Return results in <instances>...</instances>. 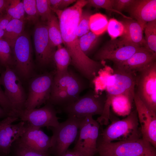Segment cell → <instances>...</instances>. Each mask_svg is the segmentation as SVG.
Here are the masks:
<instances>
[{
    "instance_id": "22",
    "label": "cell",
    "mask_w": 156,
    "mask_h": 156,
    "mask_svg": "<svg viewBox=\"0 0 156 156\" xmlns=\"http://www.w3.org/2000/svg\"><path fill=\"white\" fill-rule=\"evenodd\" d=\"M53 60L55 66L56 75H62L67 72L71 63V59L64 47L62 45L57 47L54 54Z\"/></svg>"
},
{
    "instance_id": "38",
    "label": "cell",
    "mask_w": 156,
    "mask_h": 156,
    "mask_svg": "<svg viewBox=\"0 0 156 156\" xmlns=\"http://www.w3.org/2000/svg\"><path fill=\"white\" fill-rule=\"evenodd\" d=\"M135 1V0H114V9L118 12L125 10Z\"/></svg>"
},
{
    "instance_id": "19",
    "label": "cell",
    "mask_w": 156,
    "mask_h": 156,
    "mask_svg": "<svg viewBox=\"0 0 156 156\" xmlns=\"http://www.w3.org/2000/svg\"><path fill=\"white\" fill-rule=\"evenodd\" d=\"M24 131L19 138L26 146L41 153L49 152L51 146V137L47 135L41 128L26 122Z\"/></svg>"
},
{
    "instance_id": "21",
    "label": "cell",
    "mask_w": 156,
    "mask_h": 156,
    "mask_svg": "<svg viewBox=\"0 0 156 156\" xmlns=\"http://www.w3.org/2000/svg\"><path fill=\"white\" fill-rule=\"evenodd\" d=\"M125 27L124 34L120 37L131 44L147 48L142 28L139 24L132 18H125L121 21Z\"/></svg>"
},
{
    "instance_id": "35",
    "label": "cell",
    "mask_w": 156,
    "mask_h": 156,
    "mask_svg": "<svg viewBox=\"0 0 156 156\" xmlns=\"http://www.w3.org/2000/svg\"><path fill=\"white\" fill-rule=\"evenodd\" d=\"M37 11L43 21H47L52 13L49 0H36Z\"/></svg>"
},
{
    "instance_id": "20",
    "label": "cell",
    "mask_w": 156,
    "mask_h": 156,
    "mask_svg": "<svg viewBox=\"0 0 156 156\" xmlns=\"http://www.w3.org/2000/svg\"><path fill=\"white\" fill-rule=\"evenodd\" d=\"M125 10L136 20L143 31L147 23L156 20V0H135Z\"/></svg>"
},
{
    "instance_id": "23",
    "label": "cell",
    "mask_w": 156,
    "mask_h": 156,
    "mask_svg": "<svg viewBox=\"0 0 156 156\" xmlns=\"http://www.w3.org/2000/svg\"><path fill=\"white\" fill-rule=\"evenodd\" d=\"M24 21L12 18L8 24L3 38L13 48L19 37L23 32Z\"/></svg>"
},
{
    "instance_id": "6",
    "label": "cell",
    "mask_w": 156,
    "mask_h": 156,
    "mask_svg": "<svg viewBox=\"0 0 156 156\" xmlns=\"http://www.w3.org/2000/svg\"><path fill=\"white\" fill-rule=\"evenodd\" d=\"M134 93L149 109L156 112V61L135 73Z\"/></svg>"
},
{
    "instance_id": "24",
    "label": "cell",
    "mask_w": 156,
    "mask_h": 156,
    "mask_svg": "<svg viewBox=\"0 0 156 156\" xmlns=\"http://www.w3.org/2000/svg\"><path fill=\"white\" fill-rule=\"evenodd\" d=\"M47 22L48 34L51 45L55 47L62 45L63 41L57 18L52 13Z\"/></svg>"
},
{
    "instance_id": "11",
    "label": "cell",
    "mask_w": 156,
    "mask_h": 156,
    "mask_svg": "<svg viewBox=\"0 0 156 156\" xmlns=\"http://www.w3.org/2000/svg\"><path fill=\"white\" fill-rule=\"evenodd\" d=\"M0 83L4 88V92L16 114L25 109L27 95L21 80L14 70L6 67L0 74Z\"/></svg>"
},
{
    "instance_id": "40",
    "label": "cell",
    "mask_w": 156,
    "mask_h": 156,
    "mask_svg": "<svg viewBox=\"0 0 156 156\" xmlns=\"http://www.w3.org/2000/svg\"><path fill=\"white\" fill-rule=\"evenodd\" d=\"M10 0H0V17L4 14L9 4Z\"/></svg>"
},
{
    "instance_id": "32",
    "label": "cell",
    "mask_w": 156,
    "mask_h": 156,
    "mask_svg": "<svg viewBox=\"0 0 156 156\" xmlns=\"http://www.w3.org/2000/svg\"><path fill=\"white\" fill-rule=\"evenodd\" d=\"M107 31L111 40H113L123 36L125 31V27L121 21L112 18L108 21Z\"/></svg>"
},
{
    "instance_id": "13",
    "label": "cell",
    "mask_w": 156,
    "mask_h": 156,
    "mask_svg": "<svg viewBox=\"0 0 156 156\" xmlns=\"http://www.w3.org/2000/svg\"><path fill=\"white\" fill-rule=\"evenodd\" d=\"M142 47L129 43L120 37L108 41L94 54L93 60H108L114 64L128 59Z\"/></svg>"
},
{
    "instance_id": "12",
    "label": "cell",
    "mask_w": 156,
    "mask_h": 156,
    "mask_svg": "<svg viewBox=\"0 0 156 156\" xmlns=\"http://www.w3.org/2000/svg\"><path fill=\"white\" fill-rule=\"evenodd\" d=\"M99 125L92 115L83 118L79 129V136L73 150L81 156H94L97 153Z\"/></svg>"
},
{
    "instance_id": "16",
    "label": "cell",
    "mask_w": 156,
    "mask_h": 156,
    "mask_svg": "<svg viewBox=\"0 0 156 156\" xmlns=\"http://www.w3.org/2000/svg\"><path fill=\"white\" fill-rule=\"evenodd\" d=\"M18 119L16 116H8L1 121L0 129V154L9 155L13 143L19 138L24 130L26 122L21 121L18 123H12Z\"/></svg>"
},
{
    "instance_id": "4",
    "label": "cell",
    "mask_w": 156,
    "mask_h": 156,
    "mask_svg": "<svg viewBox=\"0 0 156 156\" xmlns=\"http://www.w3.org/2000/svg\"><path fill=\"white\" fill-rule=\"evenodd\" d=\"M135 74L113 72L107 79L106 86V100L102 114L98 120L103 124L109 122L110 107L112 101L115 97L125 95L134 98L135 84Z\"/></svg>"
},
{
    "instance_id": "28",
    "label": "cell",
    "mask_w": 156,
    "mask_h": 156,
    "mask_svg": "<svg viewBox=\"0 0 156 156\" xmlns=\"http://www.w3.org/2000/svg\"><path fill=\"white\" fill-rule=\"evenodd\" d=\"M0 64L5 69L7 67L13 68L14 60L11 47L4 39H0Z\"/></svg>"
},
{
    "instance_id": "44",
    "label": "cell",
    "mask_w": 156,
    "mask_h": 156,
    "mask_svg": "<svg viewBox=\"0 0 156 156\" xmlns=\"http://www.w3.org/2000/svg\"><path fill=\"white\" fill-rule=\"evenodd\" d=\"M3 67L1 66L0 64V74H1L5 69H3Z\"/></svg>"
},
{
    "instance_id": "5",
    "label": "cell",
    "mask_w": 156,
    "mask_h": 156,
    "mask_svg": "<svg viewBox=\"0 0 156 156\" xmlns=\"http://www.w3.org/2000/svg\"><path fill=\"white\" fill-rule=\"evenodd\" d=\"M139 125L135 109L125 118L113 121L108 125L102 131L100 141L107 143L140 138L142 135Z\"/></svg>"
},
{
    "instance_id": "27",
    "label": "cell",
    "mask_w": 156,
    "mask_h": 156,
    "mask_svg": "<svg viewBox=\"0 0 156 156\" xmlns=\"http://www.w3.org/2000/svg\"><path fill=\"white\" fill-rule=\"evenodd\" d=\"M99 36L91 31L79 38L80 47L83 52L88 56L95 47L98 43Z\"/></svg>"
},
{
    "instance_id": "7",
    "label": "cell",
    "mask_w": 156,
    "mask_h": 156,
    "mask_svg": "<svg viewBox=\"0 0 156 156\" xmlns=\"http://www.w3.org/2000/svg\"><path fill=\"white\" fill-rule=\"evenodd\" d=\"M74 116H68L64 121L56 127H51V146L49 150L55 156H62L75 140L82 120Z\"/></svg>"
},
{
    "instance_id": "45",
    "label": "cell",
    "mask_w": 156,
    "mask_h": 156,
    "mask_svg": "<svg viewBox=\"0 0 156 156\" xmlns=\"http://www.w3.org/2000/svg\"><path fill=\"white\" fill-rule=\"evenodd\" d=\"M1 121H0V129L1 127Z\"/></svg>"
},
{
    "instance_id": "30",
    "label": "cell",
    "mask_w": 156,
    "mask_h": 156,
    "mask_svg": "<svg viewBox=\"0 0 156 156\" xmlns=\"http://www.w3.org/2000/svg\"><path fill=\"white\" fill-rule=\"evenodd\" d=\"M144 30L147 48L156 54V20L147 23Z\"/></svg>"
},
{
    "instance_id": "1",
    "label": "cell",
    "mask_w": 156,
    "mask_h": 156,
    "mask_svg": "<svg viewBox=\"0 0 156 156\" xmlns=\"http://www.w3.org/2000/svg\"><path fill=\"white\" fill-rule=\"evenodd\" d=\"M87 0H79L64 10H53L57 14L61 31L63 44L69 53L71 64L81 75L92 82L99 72L105 67L104 62L96 61L86 55L79 46L76 31L83 8Z\"/></svg>"
},
{
    "instance_id": "34",
    "label": "cell",
    "mask_w": 156,
    "mask_h": 156,
    "mask_svg": "<svg viewBox=\"0 0 156 156\" xmlns=\"http://www.w3.org/2000/svg\"><path fill=\"white\" fill-rule=\"evenodd\" d=\"M92 15L90 10H83L77 27L76 34L78 38L88 33L90 31V18Z\"/></svg>"
},
{
    "instance_id": "33",
    "label": "cell",
    "mask_w": 156,
    "mask_h": 156,
    "mask_svg": "<svg viewBox=\"0 0 156 156\" xmlns=\"http://www.w3.org/2000/svg\"><path fill=\"white\" fill-rule=\"evenodd\" d=\"M25 13L27 15L28 21L36 24L38 22L40 16L37 8L36 0H23L22 1Z\"/></svg>"
},
{
    "instance_id": "2",
    "label": "cell",
    "mask_w": 156,
    "mask_h": 156,
    "mask_svg": "<svg viewBox=\"0 0 156 156\" xmlns=\"http://www.w3.org/2000/svg\"><path fill=\"white\" fill-rule=\"evenodd\" d=\"M83 77L69 68L63 75L55 74L48 102L62 109L76 101L88 87L87 82Z\"/></svg>"
},
{
    "instance_id": "36",
    "label": "cell",
    "mask_w": 156,
    "mask_h": 156,
    "mask_svg": "<svg viewBox=\"0 0 156 156\" xmlns=\"http://www.w3.org/2000/svg\"><path fill=\"white\" fill-rule=\"evenodd\" d=\"M114 0H87L88 6L96 8H102L110 12H115L120 14L125 18H128L126 16L119 13L114 9Z\"/></svg>"
},
{
    "instance_id": "41",
    "label": "cell",
    "mask_w": 156,
    "mask_h": 156,
    "mask_svg": "<svg viewBox=\"0 0 156 156\" xmlns=\"http://www.w3.org/2000/svg\"><path fill=\"white\" fill-rule=\"evenodd\" d=\"M76 1L74 0H61L58 10H64L68 6Z\"/></svg>"
},
{
    "instance_id": "14",
    "label": "cell",
    "mask_w": 156,
    "mask_h": 156,
    "mask_svg": "<svg viewBox=\"0 0 156 156\" xmlns=\"http://www.w3.org/2000/svg\"><path fill=\"white\" fill-rule=\"evenodd\" d=\"M57 111L55 107L47 102L40 108L23 110L17 112L15 116L21 121L26 122L29 125L41 128L56 127L59 124L57 116Z\"/></svg>"
},
{
    "instance_id": "39",
    "label": "cell",
    "mask_w": 156,
    "mask_h": 156,
    "mask_svg": "<svg viewBox=\"0 0 156 156\" xmlns=\"http://www.w3.org/2000/svg\"><path fill=\"white\" fill-rule=\"evenodd\" d=\"M12 19L6 13L0 17V39L3 38L6 27Z\"/></svg>"
},
{
    "instance_id": "9",
    "label": "cell",
    "mask_w": 156,
    "mask_h": 156,
    "mask_svg": "<svg viewBox=\"0 0 156 156\" xmlns=\"http://www.w3.org/2000/svg\"><path fill=\"white\" fill-rule=\"evenodd\" d=\"M13 49V69L21 80H27L32 77L34 69L32 47L28 35L23 32L16 40Z\"/></svg>"
},
{
    "instance_id": "18",
    "label": "cell",
    "mask_w": 156,
    "mask_h": 156,
    "mask_svg": "<svg viewBox=\"0 0 156 156\" xmlns=\"http://www.w3.org/2000/svg\"><path fill=\"white\" fill-rule=\"evenodd\" d=\"M156 54L142 47L131 56L122 62L114 64L113 72L135 74L141 68L156 60Z\"/></svg>"
},
{
    "instance_id": "8",
    "label": "cell",
    "mask_w": 156,
    "mask_h": 156,
    "mask_svg": "<svg viewBox=\"0 0 156 156\" xmlns=\"http://www.w3.org/2000/svg\"><path fill=\"white\" fill-rule=\"evenodd\" d=\"M106 95L90 90L76 101L62 108L68 116L84 118L89 115H101L103 110Z\"/></svg>"
},
{
    "instance_id": "15",
    "label": "cell",
    "mask_w": 156,
    "mask_h": 156,
    "mask_svg": "<svg viewBox=\"0 0 156 156\" xmlns=\"http://www.w3.org/2000/svg\"><path fill=\"white\" fill-rule=\"evenodd\" d=\"M33 37L37 62L40 67L46 68L54 63L53 57L55 51L50 42L47 25L37 22L34 28Z\"/></svg>"
},
{
    "instance_id": "37",
    "label": "cell",
    "mask_w": 156,
    "mask_h": 156,
    "mask_svg": "<svg viewBox=\"0 0 156 156\" xmlns=\"http://www.w3.org/2000/svg\"><path fill=\"white\" fill-rule=\"evenodd\" d=\"M0 105L8 114V116H13L14 112L12 105L1 87L0 83Z\"/></svg>"
},
{
    "instance_id": "17",
    "label": "cell",
    "mask_w": 156,
    "mask_h": 156,
    "mask_svg": "<svg viewBox=\"0 0 156 156\" xmlns=\"http://www.w3.org/2000/svg\"><path fill=\"white\" fill-rule=\"evenodd\" d=\"M133 101L142 138L156 148V112L148 109L134 93Z\"/></svg>"
},
{
    "instance_id": "42",
    "label": "cell",
    "mask_w": 156,
    "mask_h": 156,
    "mask_svg": "<svg viewBox=\"0 0 156 156\" xmlns=\"http://www.w3.org/2000/svg\"><path fill=\"white\" fill-rule=\"evenodd\" d=\"M62 156H81L79 153L74 151L68 150Z\"/></svg>"
},
{
    "instance_id": "46",
    "label": "cell",
    "mask_w": 156,
    "mask_h": 156,
    "mask_svg": "<svg viewBox=\"0 0 156 156\" xmlns=\"http://www.w3.org/2000/svg\"></svg>"
},
{
    "instance_id": "43",
    "label": "cell",
    "mask_w": 156,
    "mask_h": 156,
    "mask_svg": "<svg viewBox=\"0 0 156 156\" xmlns=\"http://www.w3.org/2000/svg\"><path fill=\"white\" fill-rule=\"evenodd\" d=\"M8 116V114L0 105V119Z\"/></svg>"
},
{
    "instance_id": "3",
    "label": "cell",
    "mask_w": 156,
    "mask_h": 156,
    "mask_svg": "<svg viewBox=\"0 0 156 156\" xmlns=\"http://www.w3.org/2000/svg\"><path fill=\"white\" fill-rule=\"evenodd\" d=\"M99 156H156V148L146 140L139 139L111 142H97Z\"/></svg>"
},
{
    "instance_id": "29",
    "label": "cell",
    "mask_w": 156,
    "mask_h": 156,
    "mask_svg": "<svg viewBox=\"0 0 156 156\" xmlns=\"http://www.w3.org/2000/svg\"><path fill=\"white\" fill-rule=\"evenodd\" d=\"M11 150L14 156H50L49 152H40L30 148L23 144L19 138L12 144Z\"/></svg>"
},
{
    "instance_id": "26",
    "label": "cell",
    "mask_w": 156,
    "mask_h": 156,
    "mask_svg": "<svg viewBox=\"0 0 156 156\" xmlns=\"http://www.w3.org/2000/svg\"><path fill=\"white\" fill-rule=\"evenodd\" d=\"M108 23L107 17L103 14L98 13L92 14L89 22L90 31L99 36L107 30Z\"/></svg>"
},
{
    "instance_id": "31",
    "label": "cell",
    "mask_w": 156,
    "mask_h": 156,
    "mask_svg": "<svg viewBox=\"0 0 156 156\" xmlns=\"http://www.w3.org/2000/svg\"><path fill=\"white\" fill-rule=\"evenodd\" d=\"M6 12L12 18L25 20V12L22 1L19 0H10Z\"/></svg>"
},
{
    "instance_id": "25",
    "label": "cell",
    "mask_w": 156,
    "mask_h": 156,
    "mask_svg": "<svg viewBox=\"0 0 156 156\" xmlns=\"http://www.w3.org/2000/svg\"><path fill=\"white\" fill-rule=\"evenodd\" d=\"M134 98L125 95L115 97L111 105L115 112L120 115H128L130 113Z\"/></svg>"
},
{
    "instance_id": "10",
    "label": "cell",
    "mask_w": 156,
    "mask_h": 156,
    "mask_svg": "<svg viewBox=\"0 0 156 156\" xmlns=\"http://www.w3.org/2000/svg\"><path fill=\"white\" fill-rule=\"evenodd\" d=\"M55 70L46 71L33 77L30 81L25 109L39 108L49 99Z\"/></svg>"
}]
</instances>
